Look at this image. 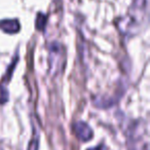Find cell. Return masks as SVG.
I'll return each mask as SVG.
<instances>
[{"label":"cell","mask_w":150,"mask_h":150,"mask_svg":"<svg viewBox=\"0 0 150 150\" xmlns=\"http://www.w3.org/2000/svg\"><path fill=\"white\" fill-rule=\"evenodd\" d=\"M88 150H104V147L103 146H98V147H95V148H92V149H88Z\"/></svg>","instance_id":"obj_5"},{"label":"cell","mask_w":150,"mask_h":150,"mask_svg":"<svg viewBox=\"0 0 150 150\" xmlns=\"http://www.w3.org/2000/svg\"><path fill=\"white\" fill-rule=\"evenodd\" d=\"M38 146H39V141H38V137H36V139L34 138V139L30 142L28 150H38Z\"/></svg>","instance_id":"obj_4"},{"label":"cell","mask_w":150,"mask_h":150,"mask_svg":"<svg viewBox=\"0 0 150 150\" xmlns=\"http://www.w3.org/2000/svg\"><path fill=\"white\" fill-rule=\"evenodd\" d=\"M8 100V93L5 88H0V104H3Z\"/></svg>","instance_id":"obj_3"},{"label":"cell","mask_w":150,"mask_h":150,"mask_svg":"<svg viewBox=\"0 0 150 150\" xmlns=\"http://www.w3.org/2000/svg\"><path fill=\"white\" fill-rule=\"evenodd\" d=\"M0 29L6 33H17L20 30V24L16 20H4L0 22Z\"/></svg>","instance_id":"obj_2"},{"label":"cell","mask_w":150,"mask_h":150,"mask_svg":"<svg viewBox=\"0 0 150 150\" xmlns=\"http://www.w3.org/2000/svg\"><path fill=\"white\" fill-rule=\"evenodd\" d=\"M73 129H74V133L76 135V137L80 141H90L93 138V136H94V133H93V129H91V127L86 122H83V121L76 122L74 125V127H73Z\"/></svg>","instance_id":"obj_1"}]
</instances>
